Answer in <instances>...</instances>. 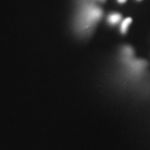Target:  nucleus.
I'll list each match as a JSON object with an SVG mask.
<instances>
[{
    "label": "nucleus",
    "mask_w": 150,
    "mask_h": 150,
    "mask_svg": "<svg viewBox=\"0 0 150 150\" xmlns=\"http://www.w3.org/2000/svg\"><path fill=\"white\" fill-rule=\"evenodd\" d=\"M121 19L122 16L120 14L118 13H113L108 17V22L111 25H115L120 21Z\"/></svg>",
    "instance_id": "7ed1b4c3"
},
{
    "label": "nucleus",
    "mask_w": 150,
    "mask_h": 150,
    "mask_svg": "<svg viewBox=\"0 0 150 150\" xmlns=\"http://www.w3.org/2000/svg\"><path fill=\"white\" fill-rule=\"evenodd\" d=\"M124 61L128 63L129 69L130 72L134 75H138L143 71L147 65L145 61H140V60H134L132 58L128 59H125Z\"/></svg>",
    "instance_id": "f03ea898"
},
{
    "label": "nucleus",
    "mask_w": 150,
    "mask_h": 150,
    "mask_svg": "<svg viewBox=\"0 0 150 150\" xmlns=\"http://www.w3.org/2000/svg\"><path fill=\"white\" fill-rule=\"evenodd\" d=\"M102 1H104V0H102Z\"/></svg>",
    "instance_id": "0eeeda50"
},
{
    "label": "nucleus",
    "mask_w": 150,
    "mask_h": 150,
    "mask_svg": "<svg viewBox=\"0 0 150 150\" xmlns=\"http://www.w3.org/2000/svg\"><path fill=\"white\" fill-rule=\"evenodd\" d=\"M122 54H123V60L128 59L132 58V55L134 54V51L132 48L130 47L127 46L122 49Z\"/></svg>",
    "instance_id": "39448f33"
},
{
    "label": "nucleus",
    "mask_w": 150,
    "mask_h": 150,
    "mask_svg": "<svg viewBox=\"0 0 150 150\" xmlns=\"http://www.w3.org/2000/svg\"><path fill=\"white\" fill-rule=\"evenodd\" d=\"M131 22H132V19L131 18H127L123 20L120 26V31L122 34H125V33H127L128 28Z\"/></svg>",
    "instance_id": "20e7f679"
},
{
    "label": "nucleus",
    "mask_w": 150,
    "mask_h": 150,
    "mask_svg": "<svg viewBox=\"0 0 150 150\" xmlns=\"http://www.w3.org/2000/svg\"><path fill=\"white\" fill-rule=\"evenodd\" d=\"M102 16V11L100 8L92 4L84 6L75 19V30L81 35L88 34L93 30Z\"/></svg>",
    "instance_id": "f257e3e1"
},
{
    "label": "nucleus",
    "mask_w": 150,
    "mask_h": 150,
    "mask_svg": "<svg viewBox=\"0 0 150 150\" xmlns=\"http://www.w3.org/2000/svg\"><path fill=\"white\" fill-rule=\"evenodd\" d=\"M117 1L119 3H120V4H123V3L126 2L127 0H117Z\"/></svg>",
    "instance_id": "423d86ee"
}]
</instances>
